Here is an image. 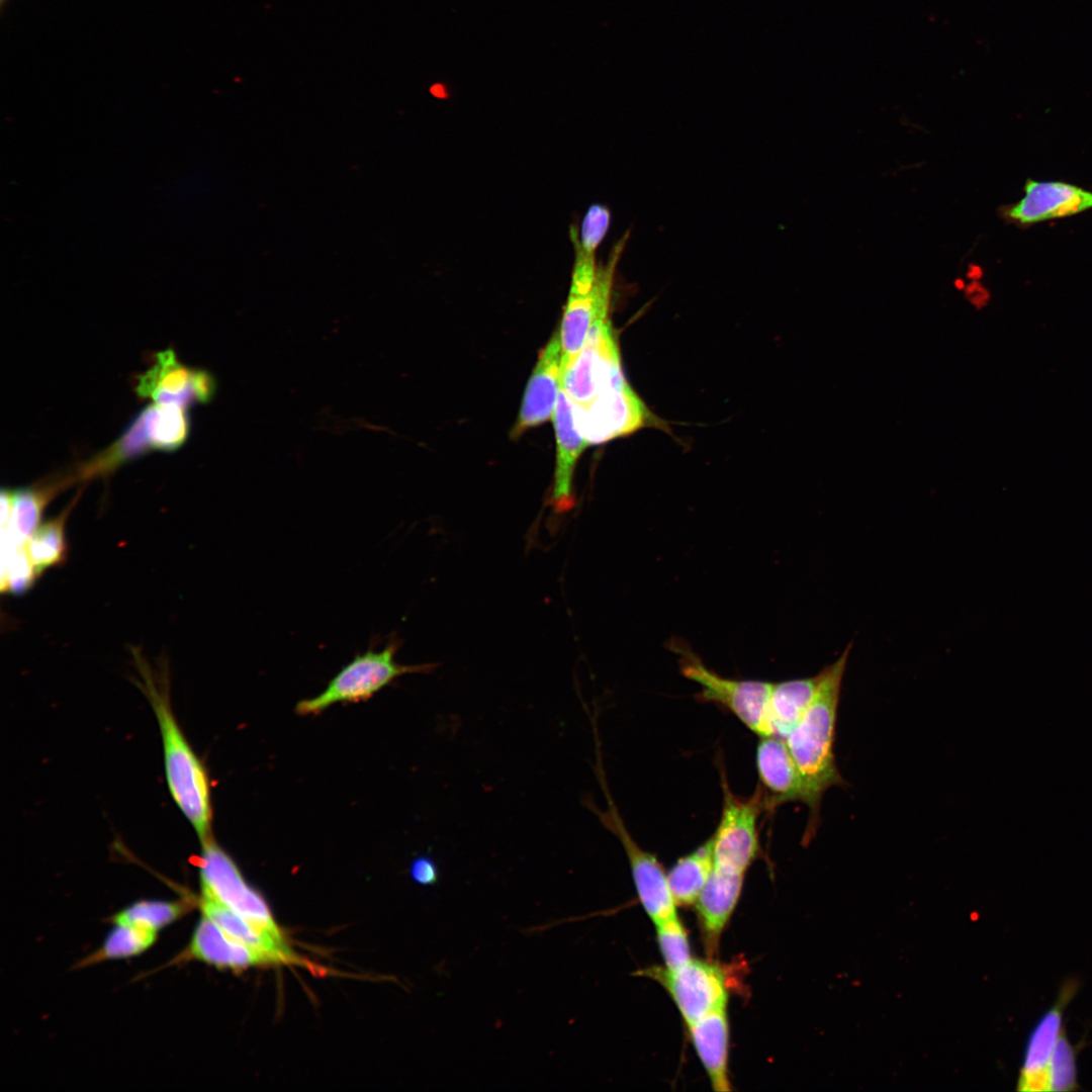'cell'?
<instances>
[{"label":"cell","instance_id":"d6a6232c","mask_svg":"<svg viewBox=\"0 0 1092 1092\" xmlns=\"http://www.w3.org/2000/svg\"><path fill=\"white\" fill-rule=\"evenodd\" d=\"M410 875L414 882L422 886H433L439 881V869L435 860L428 855L413 859Z\"/></svg>","mask_w":1092,"mask_h":1092},{"label":"cell","instance_id":"44dd1931","mask_svg":"<svg viewBox=\"0 0 1092 1092\" xmlns=\"http://www.w3.org/2000/svg\"><path fill=\"white\" fill-rule=\"evenodd\" d=\"M202 915L212 920L225 933L245 945L278 959L282 965L308 966L287 944L271 932L258 927L248 919L214 899L200 895L198 900Z\"/></svg>","mask_w":1092,"mask_h":1092},{"label":"cell","instance_id":"3957f363","mask_svg":"<svg viewBox=\"0 0 1092 1092\" xmlns=\"http://www.w3.org/2000/svg\"><path fill=\"white\" fill-rule=\"evenodd\" d=\"M629 234L613 246L605 264L597 262V252L584 250L570 236L574 251L569 293L559 330L562 346V368L569 365L580 352L593 323L609 315L615 273L624 252Z\"/></svg>","mask_w":1092,"mask_h":1092},{"label":"cell","instance_id":"7c38bea8","mask_svg":"<svg viewBox=\"0 0 1092 1092\" xmlns=\"http://www.w3.org/2000/svg\"><path fill=\"white\" fill-rule=\"evenodd\" d=\"M645 975L668 991L688 1026L726 1008L725 977L716 965L691 960L675 971L652 968L645 971Z\"/></svg>","mask_w":1092,"mask_h":1092},{"label":"cell","instance_id":"cb8c5ba5","mask_svg":"<svg viewBox=\"0 0 1092 1092\" xmlns=\"http://www.w3.org/2000/svg\"><path fill=\"white\" fill-rule=\"evenodd\" d=\"M820 672L772 685L768 720L771 734L786 739L811 704L820 682Z\"/></svg>","mask_w":1092,"mask_h":1092},{"label":"cell","instance_id":"9a60e30c","mask_svg":"<svg viewBox=\"0 0 1092 1092\" xmlns=\"http://www.w3.org/2000/svg\"><path fill=\"white\" fill-rule=\"evenodd\" d=\"M77 479V475H68L29 487L2 489V562L27 544L39 527L47 506Z\"/></svg>","mask_w":1092,"mask_h":1092},{"label":"cell","instance_id":"7402d4cb","mask_svg":"<svg viewBox=\"0 0 1092 1092\" xmlns=\"http://www.w3.org/2000/svg\"><path fill=\"white\" fill-rule=\"evenodd\" d=\"M744 874L715 868L696 901L707 940L717 941L739 899Z\"/></svg>","mask_w":1092,"mask_h":1092},{"label":"cell","instance_id":"ba28073f","mask_svg":"<svg viewBox=\"0 0 1092 1092\" xmlns=\"http://www.w3.org/2000/svg\"><path fill=\"white\" fill-rule=\"evenodd\" d=\"M721 779L722 812L711 836L714 867L745 875L760 853L758 819L766 810L763 794L757 786L750 797H738L730 790L724 774Z\"/></svg>","mask_w":1092,"mask_h":1092},{"label":"cell","instance_id":"836d02e7","mask_svg":"<svg viewBox=\"0 0 1092 1092\" xmlns=\"http://www.w3.org/2000/svg\"><path fill=\"white\" fill-rule=\"evenodd\" d=\"M9 1H10V0H0V9H1V14H3V12H4V9H5L6 5H7L8 3H9Z\"/></svg>","mask_w":1092,"mask_h":1092},{"label":"cell","instance_id":"5b68a950","mask_svg":"<svg viewBox=\"0 0 1092 1092\" xmlns=\"http://www.w3.org/2000/svg\"><path fill=\"white\" fill-rule=\"evenodd\" d=\"M189 419L185 408L153 402L144 407L122 435L104 452L84 465L78 479L106 477L120 465L151 451H174L187 440Z\"/></svg>","mask_w":1092,"mask_h":1092},{"label":"cell","instance_id":"484cf974","mask_svg":"<svg viewBox=\"0 0 1092 1092\" xmlns=\"http://www.w3.org/2000/svg\"><path fill=\"white\" fill-rule=\"evenodd\" d=\"M78 497L79 494L58 517L40 524L25 545L38 575H41L48 568L62 565L65 562L68 551L65 532L66 522Z\"/></svg>","mask_w":1092,"mask_h":1092},{"label":"cell","instance_id":"4316f807","mask_svg":"<svg viewBox=\"0 0 1092 1092\" xmlns=\"http://www.w3.org/2000/svg\"><path fill=\"white\" fill-rule=\"evenodd\" d=\"M104 943L85 963L123 959L140 954L150 948L157 939L158 931L133 925L114 924Z\"/></svg>","mask_w":1092,"mask_h":1092},{"label":"cell","instance_id":"f546056e","mask_svg":"<svg viewBox=\"0 0 1092 1092\" xmlns=\"http://www.w3.org/2000/svg\"><path fill=\"white\" fill-rule=\"evenodd\" d=\"M655 925L657 941L665 963V969L675 971L688 964L692 960L689 939L677 916L658 922Z\"/></svg>","mask_w":1092,"mask_h":1092},{"label":"cell","instance_id":"83f0119b","mask_svg":"<svg viewBox=\"0 0 1092 1092\" xmlns=\"http://www.w3.org/2000/svg\"><path fill=\"white\" fill-rule=\"evenodd\" d=\"M186 909L187 904L178 901H140L114 915L112 922L159 931L179 919Z\"/></svg>","mask_w":1092,"mask_h":1092},{"label":"cell","instance_id":"277c9868","mask_svg":"<svg viewBox=\"0 0 1092 1092\" xmlns=\"http://www.w3.org/2000/svg\"><path fill=\"white\" fill-rule=\"evenodd\" d=\"M401 646L397 637L389 639L381 650L368 648L357 653L315 697L301 700L295 707L299 715H315L338 703H357L372 698L397 677L408 673H430L438 663L400 664L395 654Z\"/></svg>","mask_w":1092,"mask_h":1092},{"label":"cell","instance_id":"2e32d148","mask_svg":"<svg viewBox=\"0 0 1092 1092\" xmlns=\"http://www.w3.org/2000/svg\"><path fill=\"white\" fill-rule=\"evenodd\" d=\"M1079 985L1067 980L1060 989L1054 1005L1032 1028L1025 1045L1016 1089L1021 1092L1050 1091L1049 1066L1058 1039L1065 1030L1064 1012L1075 996Z\"/></svg>","mask_w":1092,"mask_h":1092},{"label":"cell","instance_id":"603a6c76","mask_svg":"<svg viewBox=\"0 0 1092 1092\" xmlns=\"http://www.w3.org/2000/svg\"><path fill=\"white\" fill-rule=\"evenodd\" d=\"M697 1054L715 1091L730 1090L728 1080L729 1029L726 1008L716 1010L689 1026Z\"/></svg>","mask_w":1092,"mask_h":1092},{"label":"cell","instance_id":"6da1fadb","mask_svg":"<svg viewBox=\"0 0 1092 1092\" xmlns=\"http://www.w3.org/2000/svg\"><path fill=\"white\" fill-rule=\"evenodd\" d=\"M851 644L821 671L816 694L804 715L785 739L801 776L809 820L803 842L814 837L820 803L824 793L835 786L844 787L834 757V734L841 684Z\"/></svg>","mask_w":1092,"mask_h":1092},{"label":"cell","instance_id":"52a82bcc","mask_svg":"<svg viewBox=\"0 0 1092 1092\" xmlns=\"http://www.w3.org/2000/svg\"><path fill=\"white\" fill-rule=\"evenodd\" d=\"M596 755L594 769L606 797L608 807L606 810H602L590 799L584 800V806L598 816L601 823L623 845L629 860L638 898L653 922L656 924L676 916V904L668 886L667 874H665L656 855L640 847L630 835L610 794L603 769L601 750H597Z\"/></svg>","mask_w":1092,"mask_h":1092},{"label":"cell","instance_id":"8992f818","mask_svg":"<svg viewBox=\"0 0 1092 1092\" xmlns=\"http://www.w3.org/2000/svg\"><path fill=\"white\" fill-rule=\"evenodd\" d=\"M670 649L678 655L679 670L696 682L701 702L716 704L732 713L759 737L769 736L768 704L774 682L724 677L710 669L686 642L673 639Z\"/></svg>","mask_w":1092,"mask_h":1092},{"label":"cell","instance_id":"30bf717a","mask_svg":"<svg viewBox=\"0 0 1092 1092\" xmlns=\"http://www.w3.org/2000/svg\"><path fill=\"white\" fill-rule=\"evenodd\" d=\"M198 870L201 895L231 908L253 924L285 938L263 896L243 877L231 855L212 837L201 842Z\"/></svg>","mask_w":1092,"mask_h":1092},{"label":"cell","instance_id":"e0dca14e","mask_svg":"<svg viewBox=\"0 0 1092 1092\" xmlns=\"http://www.w3.org/2000/svg\"><path fill=\"white\" fill-rule=\"evenodd\" d=\"M562 376V346L559 331L555 332L540 351L529 378L519 417L511 437L518 438L527 430L547 422L554 414Z\"/></svg>","mask_w":1092,"mask_h":1092},{"label":"cell","instance_id":"d6986e66","mask_svg":"<svg viewBox=\"0 0 1092 1092\" xmlns=\"http://www.w3.org/2000/svg\"><path fill=\"white\" fill-rule=\"evenodd\" d=\"M186 960L232 971L282 965L278 959L236 940L204 915L195 926L187 947L177 958V962Z\"/></svg>","mask_w":1092,"mask_h":1092},{"label":"cell","instance_id":"ffe728a7","mask_svg":"<svg viewBox=\"0 0 1092 1092\" xmlns=\"http://www.w3.org/2000/svg\"><path fill=\"white\" fill-rule=\"evenodd\" d=\"M755 764L766 810L788 802L805 804L803 782L785 739L760 737Z\"/></svg>","mask_w":1092,"mask_h":1092},{"label":"cell","instance_id":"7a4b0ae2","mask_svg":"<svg viewBox=\"0 0 1092 1092\" xmlns=\"http://www.w3.org/2000/svg\"><path fill=\"white\" fill-rule=\"evenodd\" d=\"M143 678L141 685L155 712L162 739L169 793L201 842L211 838V789L206 768L184 735L169 702L167 690L155 676L139 649L132 648Z\"/></svg>","mask_w":1092,"mask_h":1092},{"label":"cell","instance_id":"9c48e42d","mask_svg":"<svg viewBox=\"0 0 1092 1092\" xmlns=\"http://www.w3.org/2000/svg\"><path fill=\"white\" fill-rule=\"evenodd\" d=\"M609 316L597 318L574 360L562 368L561 388L575 408L586 407L602 391L624 380Z\"/></svg>","mask_w":1092,"mask_h":1092},{"label":"cell","instance_id":"8fae6325","mask_svg":"<svg viewBox=\"0 0 1092 1092\" xmlns=\"http://www.w3.org/2000/svg\"><path fill=\"white\" fill-rule=\"evenodd\" d=\"M574 416L593 445L630 435L655 420L626 379L602 391L586 407H574Z\"/></svg>","mask_w":1092,"mask_h":1092},{"label":"cell","instance_id":"4fadbf2b","mask_svg":"<svg viewBox=\"0 0 1092 1092\" xmlns=\"http://www.w3.org/2000/svg\"><path fill=\"white\" fill-rule=\"evenodd\" d=\"M1090 209L1092 191L1069 182L1027 178L1023 196L1014 203L1001 205L997 213L1006 223L1025 229Z\"/></svg>","mask_w":1092,"mask_h":1092},{"label":"cell","instance_id":"5bb4252c","mask_svg":"<svg viewBox=\"0 0 1092 1092\" xmlns=\"http://www.w3.org/2000/svg\"><path fill=\"white\" fill-rule=\"evenodd\" d=\"M136 393L153 402L174 404L183 408L206 402L215 385L211 375L181 363L171 349L159 352L153 365L139 376Z\"/></svg>","mask_w":1092,"mask_h":1092},{"label":"cell","instance_id":"ac0fdd59","mask_svg":"<svg viewBox=\"0 0 1092 1092\" xmlns=\"http://www.w3.org/2000/svg\"><path fill=\"white\" fill-rule=\"evenodd\" d=\"M553 424L557 451L550 506L555 514L562 515L575 506L574 471L580 455L589 445L576 425L572 401L562 388L554 410Z\"/></svg>","mask_w":1092,"mask_h":1092},{"label":"cell","instance_id":"f1b7e54d","mask_svg":"<svg viewBox=\"0 0 1092 1092\" xmlns=\"http://www.w3.org/2000/svg\"><path fill=\"white\" fill-rule=\"evenodd\" d=\"M1050 1091L1068 1092L1078 1089L1077 1057L1074 1045L1064 1030L1057 1041L1049 1066Z\"/></svg>","mask_w":1092,"mask_h":1092},{"label":"cell","instance_id":"4dcf8cb0","mask_svg":"<svg viewBox=\"0 0 1092 1092\" xmlns=\"http://www.w3.org/2000/svg\"><path fill=\"white\" fill-rule=\"evenodd\" d=\"M37 577L39 575L24 546L2 562L1 590L13 595L23 594L32 586Z\"/></svg>","mask_w":1092,"mask_h":1092},{"label":"cell","instance_id":"1f68e13d","mask_svg":"<svg viewBox=\"0 0 1092 1092\" xmlns=\"http://www.w3.org/2000/svg\"><path fill=\"white\" fill-rule=\"evenodd\" d=\"M611 221V212L603 204H593L585 212L580 224L571 225L570 232L574 235L581 247L597 252L599 246L606 237Z\"/></svg>","mask_w":1092,"mask_h":1092},{"label":"cell","instance_id":"d4e9b609","mask_svg":"<svg viewBox=\"0 0 1092 1092\" xmlns=\"http://www.w3.org/2000/svg\"><path fill=\"white\" fill-rule=\"evenodd\" d=\"M712 838L689 854L679 857L667 874L668 886L676 905H691L700 896L713 870Z\"/></svg>","mask_w":1092,"mask_h":1092}]
</instances>
